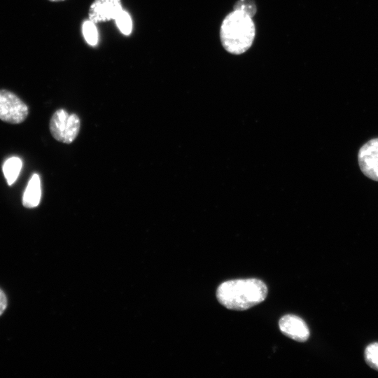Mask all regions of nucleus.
Wrapping results in <instances>:
<instances>
[{"instance_id": "14", "label": "nucleus", "mask_w": 378, "mask_h": 378, "mask_svg": "<svg viewBox=\"0 0 378 378\" xmlns=\"http://www.w3.org/2000/svg\"><path fill=\"white\" fill-rule=\"evenodd\" d=\"M7 298L4 292L0 288V316L7 307Z\"/></svg>"}, {"instance_id": "15", "label": "nucleus", "mask_w": 378, "mask_h": 378, "mask_svg": "<svg viewBox=\"0 0 378 378\" xmlns=\"http://www.w3.org/2000/svg\"><path fill=\"white\" fill-rule=\"evenodd\" d=\"M48 1H52V2H59V1H63L65 0H48Z\"/></svg>"}, {"instance_id": "6", "label": "nucleus", "mask_w": 378, "mask_h": 378, "mask_svg": "<svg viewBox=\"0 0 378 378\" xmlns=\"http://www.w3.org/2000/svg\"><path fill=\"white\" fill-rule=\"evenodd\" d=\"M122 10L121 0H94L88 11V19L95 24L114 20Z\"/></svg>"}, {"instance_id": "4", "label": "nucleus", "mask_w": 378, "mask_h": 378, "mask_svg": "<svg viewBox=\"0 0 378 378\" xmlns=\"http://www.w3.org/2000/svg\"><path fill=\"white\" fill-rule=\"evenodd\" d=\"M28 113L27 106L15 94L7 90H0V120L19 124L25 120Z\"/></svg>"}, {"instance_id": "2", "label": "nucleus", "mask_w": 378, "mask_h": 378, "mask_svg": "<svg viewBox=\"0 0 378 378\" xmlns=\"http://www.w3.org/2000/svg\"><path fill=\"white\" fill-rule=\"evenodd\" d=\"M255 34V24L247 13L234 10L223 20L220 30L223 48L230 53L239 55L251 46Z\"/></svg>"}, {"instance_id": "7", "label": "nucleus", "mask_w": 378, "mask_h": 378, "mask_svg": "<svg viewBox=\"0 0 378 378\" xmlns=\"http://www.w3.org/2000/svg\"><path fill=\"white\" fill-rule=\"evenodd\" d=\"M281 332L289 338L303 342L309 337V330L305 322L295 315H285L279 321Z\"/></svg>"}, {"instance_id": "9", "label": "nucleus", "mask_w": 378, "mask_h": 378, "mask_svg": "<svg viewBox=\"0 0 378 378\" xmlns=\"http://www.w3.org/2000/svg\"><path fill=\"white\" fill-rule=\"evenodd\" d=\"M22 168V161L18 157H11L4 163L2 169L7 183L11 186L18 177Z\"/></svg>"}, {"instance_id": "13", "label": "nucleus", "mask_w": 378, "mask_h": 378, "mask_svg": "<svg viewBox=\"0 0 378 378\" xmlns=\"http://www.w3.org/2000/svg\"><path fill=\"white\" fill-rule=\"evenodd\" d=\"M234 10H239L249 15L251 17L256 13V6L251 0H239L234 6Z\"/></svg>"}, {"instance_id": "5", "label": "nucleus", "mask_w": 378, "mask_h": 378, "mask_svg": "<svg viewBox=\"0 0 378 378\" xmlns=\"http://www.w3.org/2000/svg\"><path fill=\"white\" fill-rule=\"evenodd\" d=\"M358 161L363 174L378 181V138L370 139L360 148Z\"/></svg>"}, {"instance_id": "10", "label": "nucleus", "mask_w": 378, "mask_h": 378, "mask_svg": "<svg viewBox=\"0 0 378 378\" xmlns=\"http://www.w3.org/2000/svg\"><path fill=\"white\" fill-rule=\"evenodd\" d=\"M96 24L85 20L82 24V33L86 42L90 46H96L98 42V31Z\"/></svg>"}, {"instance_id": "3", "label": "nucleus", "mask_w": 378, "mask_h": 378, "mask_svg": "<svg viewBox=\"0 0 378 378\" xmlns=\"http://www.w3.org/2000/svg\"><path fill=\"white\" fill-rule=\"evenodd\" d=\"M80 122L76 114L68 113L64 109L57 110L50 121V131L57 141L71 144L78 136Z\"/></svg>"}, {"instance_id": "12", "label": "nucleus", "mask_w": 378, "mask_h": 378, "mask_svg": "<svg viewBox=\"0 0 378 378\" xmlns=\"http://www.w3.org/2000/svg\"><path fill=\"white\" fill-rule=\"evenodd\" d=\"M365 358L371 368L378 370V343L371 344L366 348Z\"/></svg>"}, {"instance_id": "1", "label": "nucleus", "mask_w": 378, "mask_h": 378, "mask_svg": "<svg viewBox=\"0 0 378 378\" xmlns=\"http://www.w3.org/2000/svg\"><path fill=\"white\" fill-rule=\"evenodd\" d=\"M267 292V286L260 279H235L220 284L216 298L227 309L244 311L264 301Z\"/></svg>"}, {"instance_id": "11", "label": "nucleus", "mask_w": 378, "mask_h": 378, "mask_svg": "<svg viewBox=\"0 0 378 378\" xmlns=\"http://www.w3.org/2000/svg\"><path fill=\"white\" fill-rule=\"evenodd\" d=\"M115 24L120 32L128 36L132 31V20L130 14L123 9L118 14L114 19Z\"/></svg>"}, {"instance_id": "8", "label": "nucleus", "mask_w": 378, "mask_h": 378, "mask_svg": "<svg viewBox=\"0 0 378 378\" xmlns=\"http://www.w3.org/2000/svg\"><path fill=\"white\" fill-rule=\"evenodd\" d=\"M41 196V181L37 174L29 179L22 197V204L26 208H34L39 204Z\"/></svg>"}]
</instances>
